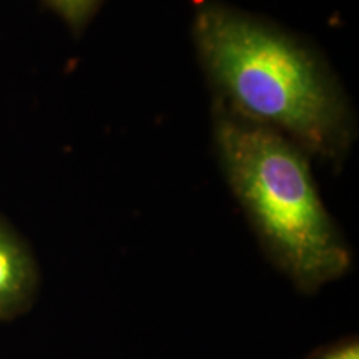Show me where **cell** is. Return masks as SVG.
<instances>
[{"label": "cell", "instance_id": "1", "mask_svg": "<svg viewBox=\"0 0 359 359\" xmlns=\"http://www.w3.org/2000/svg\"><path fill=\"white\" fill-rule=\"evenodd\" d=\"M191 37L217 100L285 135L308 156L341 167L358 123L338 77L316 50L263 17L203 0Z\"/></svg>", "mask_w": 359, "mask_h": 359}, {"label": "cell", "instance_id": "2", "mask_svg": "<svg viewBox=\"0 0 359 359\" xmlns=\"http://www.w3.org/2000/svg\"><path fill=\"white\" fill-rule=\"evenodd\" d=\"M212 122L219 167L269 262L299 293L348 275L353 251L323 203L309 156L217 98Z\"/></svg>", "mask_w": 359, "mask_h": 359}, {"label": "cell", "instance_id": "3", "mask_svg": "<svg viewBox=\"0 0 359 359\" xmlns=\"http://www.w3.org/2000/svg\"><path fill=\"white\" fill-rule=\"evenodd\" d=\"M40 269L25 238L0 217V321L24 316L35 304Z\"/></svg>", "mask_w": 359, "mask_h": 359}, {"label": "cell", "instance_id": "4", "mask_svg": "<svg viewBox=\"0 0 359 359\" xmlns=\"http://www.w3.org/2000/svg\"><path fill=\"white\" fill-rule=\"evenodd\" d=\"M75 35H80L95 15L102 0H43Z\"/></svg>", "mask_w": 359, "mask_h": 359}, {"label": "cell", "instance_id": "5", "mask_svg": "<svg viewBox=\"0 0 359 359\" xmlns=\"http://www.w3.org/2000/svg\"><path fill=\"white\" fill-rule=\"evenodd\" d=\"M304 359H359V341L356 336H346L336 343L321 346Z\"/></svg>", "mask_w": 359, "mask_h": 359}]
</instances>
